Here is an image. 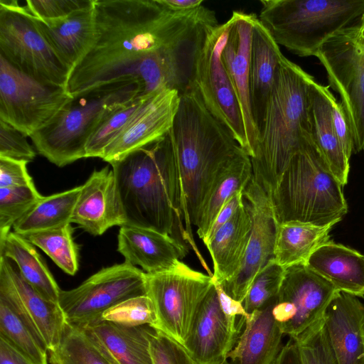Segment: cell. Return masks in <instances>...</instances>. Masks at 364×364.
<instances>
[{
  "mask_svg": "<svg viewBox=\"0 0 364 364\" xmlns=\"http://www.w3.org/2000/svg\"><path fill=\"white\" fill-rule=\"evenodd\" d=\"M94 41L71 70L70 96L106 85L133 81L143 95L168 88L180 94L191 84L195 62L219 24L201 5L175 11L160 0H95Z\"/></svg>",
  "mask_w": 364,
  "mask_h": 364,
  "instance_id": "cell-1",
  "label": "cell"
},
{
  "mask_svg": "<svg viewBox=\"0 0 364 364\" xmlns=\"http://www.w3.org/2000/svg\"><path fill=\"white\" fill-rule=\"evenodd\" d=\"M167 136L176 177V210L181 233L208 270L195 242L192 227L197 226L218 176L242 148L206 109L191 87L180 95Z\"/></svg>",
  "mask_w": 364,
  "mask_h": 364,
  "instance_id": "cell-2",
  "label": "cell"
},
{
  "mask_svg": "<svg viewBox=\"0 0 364 364\" xmlns=\"http://www.w3.org/2000/svg\"><path fill=\"white\" fill-rule=\"evenodd\" d=\"M313 77L282 57L250 156L253 178L269 197L290 159L311 137L308 102Z\"/></svg>",
  "mask_w": 364,
  "mask_h": 364,
  "instance_id": "cell-3",
  "label": "cell"
},
{
  "mask_svg": "<svg viewBox=\"0 0 364 364\" xmlns=\"http://www.w3.org/2000/svg\"><path fill=\"white\" fill-rule=\"evenodd\" d=\"M125 225L171 235L176 221V177L167 134L109 163Z\"/></svg>",
  "mask_w": 364,
  "mask_h": 364,
  "instance_id": "cell-4",
  "label": "cell"
},
{
  "mask_svg": "<svg viewBox=\"0 0 364 364\" xmlns=\"http://www.w3.org/2000/svg\"><path fill=\"white\" fill-rule=\"evenodd\" d=\"M343 187L311 137L290 159L271 197L278 223H339L348 209Z\"/></svg>",
  "mask_w": 364,
  "mask_h": 364,
  "instance_id": "cell-5",
  "label": "cell"
},
{
  "mask_svg": "<svg viewBox=\"0 0 364 364\" xmlns=\"http://www.w3.org/2000/svg\"><path fill=\"white\" fill-rule=\"evenodd\" d=\"M140 95L139 85L127 81L73 96L30 138L41 155L57 166H65L85 158L90 136L111 112Z\"/></svg>",
  "mask_w": 364,
  "mask_h": 364,
  "instance_id": "cell-6",
  "label": "cell"
},
{
  "mask_svg": "<svg viewBox=\"0 0 364 364\" xmlns=\"http://www.w3.org/2000/svg\"><path fill=\"white\" fill-rule=\"evenodd\" d=\"M259 21L274 41L300 57L315 56L364 12V0H262Z\"/></svg>",
  "mask_w": 364,
  "mask_h": 364,
  "instance_id": "cell-7",
  "label": "cell"
},
{
  "mask_svg": "<svg viewBox=\"0 0 364 364\" xmlns=\"http://www.w3.org/2000/svg\"><path fill=\"white\" fill-rule=\"evenodd\" d=\"M316 57L326 70L328 87L340 96L354 154L364 151V12L330 38Z\"/></svg>",
  "mask_w": 364,
  "mask_h": 364,
  "instance_id": "cell-8",
  "label": "cell"
},
{
  "mask_svg": "<svg viewBox=\"0 0 364 364\" xmlns=\"http://www.w3.org/2000/svg\"><path fill=\"white\" fill-rule=\"evenodd\" d=\"M213 286V277L182 261L167 271L146 274V296L153 304L156 318L154 328L184 346Z\"/></svg>",
  "mask_w": 364,
  "mask_h": 364,
  "instance_id": "cell-9",
  "label": "cell"
},
{
  "mask_svg": "<svg viewBox=\"0 0 364 364\" xmlns=\"http://www.w3.org/2000/svg\"><path fill=\"white\" fill-rule=\"evenodd\" d=\"M0 55L29 77L65 88L70 70L16 0H0Z\"/></svg>",
  "mask_w": 364,
  "mask_h": 364,
  "instance_id": "cell-10",
  "label": "cell"
},
{
  "mask_svg": "<svg viewBox=\"0 0 364 364\" xmlns=\"http://www.w3.org/2000/svg\"><path fill=\"white\" fill-rule=\"evenodd\" d=\"M146 273L124 262L102 269L75 289L61 290L58 305L66 323L83 328L112 306L146 295Z\"/></svg>",
  "mask_w": 364,
  "mask_h": 364,
  "instance_id": "cell-11",
  "label": "cell"
},
{
  "mask_svg": "<svg viewBox=\"0 0 364 364\" xmlns=\"http://www.w3.org/2000/svg\"><path fill=\"white\" fill-rule=\"evenodd\" d=\"M230 21L208 35L196 58L191 87L206 109L230 132L247 152V141L241 109L221 59Z\"/></svg>",
  "mask_w": 364,
  "mask_h": 364,
  "instance_id": "cell-12",
  "label": "cell"
},
{
  "mask_svg": "<svg viewBox=\"0 0 364 364\" xmlns=\"http://www.w3.org/2000/svg\"><path fill=\"white\" fill-rule=\"evenodd\" d=\"M71 97L64 87L41 82L0 55V119L26 136L45 127Z\"/></svg>",
  "mask_w": 364,
  "mask_h": 364,
  "instance_id": "cell-13",
  "label": "cell"
},
{
  "mask_svg": "<svg viewBox=\"0 0 364 364\" xmlns=\"http://www.w3.org/2000/svg\"><path fill=\"white\" fill-rule=\"evenodd\" d=\"M337 291L306 264L286 269L272 307V314L284 335L294 338L321 319Z\"/></svg>",
  "mask_w": 364,
  "mask_h": 364,
  "instance_id": "cell-14",
  "label": "cell"
},
{
  "mask_svg": "<svg viewBox=\"0 0 364 364\" xmlns=\"http://www.w3.org/2000/svg\"><path fill=\"white\" fill-rule=\"evenodd\" d=\"M243 197L252 220L250 240L239 272L232 279L221 284L228 295L241 303L256 275L274 258L279 225L271 197L253 176L243 191Z\"/></svg>",
  "mask_w": 364,
  "mask_h": 364,
  "instance_id": "cell-15",
  "label": "cell"
},
{
  "mask_svg": "<svg viewBox=\"0 0 364 364\" xmlns=\"http://www.w3.org/2000/svg\"><path fill=\"white\" fill-rule=\"evenodd\" d=\"M0 295L39 334L48 353L57 350L66 324L60 307L38 294L3 256H0Z\"/></svg>",
  "mask_w": 364,
  "mask_h": 364,
  "instance_id": "cell-16",
  "label": "cell"
},
{
  "mask_svg": "<svg viewBox=\"0 0 364 364\" xmlns=\"http://www.w3.org/2000/svg\"><path fill=\"white\" fill-rule=\"evenodd\" d=\"M245 321L224 314L213 284L183 347L194 364H223L235 347Z\"/></svg>",
  "mask_w": 364,
  "mask_h": 364,
  "instance_id": "cell-17",
  "label": "cell"
},
{
  "mask_svg": "<svg viewBox=\"0 0 364 364\" xmlns=\"http://www.w3.org/2000/svg\"><path fill=\"white\" fill-rule=\"evenodd\" d=\"M180 92L162 88L150 93L118 136L106 148L102 159L109 164L164 137L172 127Z\"/></svg>",
  "mask_w": 364,
  "mask_h": 364,
  "instance_id": "cell-18",
  "label": "cell"
},
{
  "mask_svg": "<svg viewBox=\"0 0 364 364\" xmlns=\"http://www.w3.org/2000/svg\"><path fill=\"white\" fill-rule=\"evenodd\" d=\"M255 14L234 11L229 19L227 41L221 59L238 100L247 141V153L252 155L258 132L255 124L250 93V59Z\"/></svg>",
  "mask_w": 364,
  "mask_h": 364,
  "instance_id": "cell-19",
  "label": "cell"
},
{
  "mask_svg": "<svg viewBox=\"0 0 364 364\" xmlns=\"http://www.w3.org/2000/svg\"><path fill=\"white\" fill-rule=\"evenodd\" d=\"M71 223L95 236L111 227L125 225L114 173L109 166L94 171L81 186Z\"/></svg>",
  "mask_w": 364,
  "mask_h": 364,
  "instance_id": "cell-20",
  "label": "cell"
},
{
  "mask_svg": "<svg viewBox=\"0 0 364 364\" xmlns=\"http://www.w3.org/2000/svg\"><path fill=\"white\" fill-rule=\"evenodd\" d=\"M323 320L337 364H364V304L358 296L337 291Z\"/></svg>",
  "mask_w": 364,
  "mask_h": 364,
  "instance_id": "cell-21",
  "label": "cell"
},
{
  "mask_svg": "<svg viewBox=\"0 0 364 364\" xmlns=\"http://www.w3.org/2000/svg\"><path fill=\"white\" fill-rule=\"evenodd\" d=\"M117 250L132 265L146 274L167 271L181 261L188 250L171 235L130 225L120 227Z\"/></svg>",
  "mask_w": 364,
  "mask_h": 364,
  "instance_id": "cell-22",
  "label": "cell"
},
{
  "mask_svg": "<svg viewBox=\"0 0 364 364\" xmlns=\"http://www.w3.org/2000/svg\"><path fill=\"white\" fill-rule=\"evenodd\" d=\"M80 328L93 345L114 364H153L149 325L127 326L99 321Z\"/></svg>",
  "mask_w": 364,
  "mask_h": 364,
  "instance_id": "cell-23",
  "label": "cell"
},
{
  "mask_svg": "<svg viewBox=\"0 0 364 364\" xmlns=\"http://www.w3.org/2000/svg\"><path fill=\"white\" fill-rule=\"evenodd\" d=\"M283 56L279 45L256 16L250 48V93L252 117L258 134Z\"/></svg>",
  "mask_w": 364,
  "mask_h": 364,
  "instance_id": "cell-24",
  "label": "cell"
},
{
  "mask_svg": "<svg viewBox=\"0 0 364 364\" xmlns=\"http://www.w3.org/2000/svg\"><path fill=\"white\" fill-rule=\"evenodd\" d=\"M311 80L309 90L308 117L311 138L329 170L344 186L348 183L350 164L337 139L331 116L328 89Z\"/></svg>",
  "mask_w": 364,
  "mask_h": 364,
  "instance_id": "cell-25",
  "label": "cell"
},
{
  "mask_svg": "<svg viewBox=\"0 0 364 364\" xmlns=\"http://www.w3.org/2000/svg\"><path fill=\"white\" fill-rule=\"evenodd\" d=\"M275 302L250 314L235 347L228 355L229 364L276 363L284 346V333L272 314Z\"/></svg>",
  "mask_w": 364,
  "mask_h": 364,
  "instance_id": "cell-26",
  "label": "cell"
},
{
  "mask_svg": "<svg viewBox=\"0 0 364 364\" xmlns=\"http://www.w3.org/2000/svg\"><path fill=\"white\" fill-rule=\"evenodd\" d=\"M33 17L43 36L71 71L94 41V4L63 19L43 21Z\"/></svg>",
  "mask_w": 364,
  "mask_h": 364,
  "instance_id": "cell-27",
  "label": "cell"
},
{
  "mask_svg": "<svg viewBox=\"0 0 364 364\" xmlns=\"http://www.w3.org/2000/svg\"><path fill=\"white\" fill-rule=\"evenodd\" d=\"M252 220L245 203L205 242L213 264V279L223 284L239 272L250 240Z\"/></svg>",
  "mask_w": 364,
  "mask_h": 364,
  "instance_id": "cell-28",
  "label": "cell"
},
{
  "mask_svg": "<svg viewBox=\"0 0 364 364\" xmlns=\"http://www.w3.org/2000/svg\"><path fill=\"white\" fill-rule=\"evenodd\" d=\"M306 264L338 291L364 296V254L330 240L310 256Z\"/></svg>",
  "mask_w": 364,
  "mask_h": 364,
  "instance_id": "cell-29",
  "label": "cell"
},
{
  "mask_svg": "<svg viewBox=\"0 0 364 364\" xmlns=\"http://www.w3.org/2000/svg\"><path fill=\"white\" fill-rule=\"evenodd\" d=\"M337 223L320 226L300 222L279 223L274 252L275 262L284 269L306 264L310 256L331 240Z\"/></svg>",
  "mask_w": 364,
  "mask_h": 364,
  "instance_id": "cell-30",
  "label": "cell"
},
{
  "mask_svg": "<svg viewBox=\"0 0 364 364\" xmlns=\"http://www.w3.org/2000/svg\"><path fill=\"white\" fill-rule=\"evenodd\" d=\"M0 256L14 261L27 283L46 299L58 304L61 289L42 257L28 240L10 232L0 240Z\"/></svg>",
  "mask_w": 364,
  "mask_h": 364,
  "instance_id": "cell-31",
  "label": "cell"
},
{
  "mask_svg": "<svg viewBox=\"0 0 364 364\" xmlns=\"http://www.w3.org/2000/svg\"><path fill=\"white\" fill-rule=\"evenodd\" d=\"M252 176L250 157L242 149L220 172L202 208L196 226L200 240L205 237L225 203L235 193L244 191Z\"/></svg>",
  "mask_w": 364,
  "mask_h": 364,
  "instance_id": "cell-32",
  "label": "cell"
},
{
  "mask_svg": "<svg viewBox=\"0 0 364 364\" xmlns=\"http://www.w3.org/2000/svg\"><path fill=\"white\" fill-rule=\"evenodd\" d=\"M80 190L81 186L61 193L43 196L14 224V232L24 235L70 224Z\"/></svg>",
  "mask_w": 364,
  "mask_h": 364,
  "instance_id": "cell-33",
  "label": "cell"
},
{
  "mask_svg": "<svg viewBox=\"0 0 364 364\" xmlns=\"http://www.w3.org/2000/svg\"><path fill=\"white\" fill-rule=\"evenodd\" d=\"M0 338L31 364H48V350L43 338L0 295Z\"/></svg>",
  "mask_w": 364,
  "mask_h": 364,
  "instance_id": "cell-34",
  "label": "cell"
},
{
  "mask_svg": "<svg viewBox=\"0 0 364 364\" xmlns=\"http://www.w3.org/2000/svg\"><path fill=\"white\" fill-rule=\"evenodd\" d=\"M70 224L22 235L41 249L65 273L74 275L78 270V248L73 240Z\"/></svg>",
  "mask_w": 364,
  "mask_h": 364,
  "instance_id": "cell-35",
  "label": "cell"
},
{
  "mask_svg": "<svg viewBox=\"0 0 364 364\" xmlns=\"http://www.w3.org/2000/svg\"><path fill=\"white\" fill-rule=\"evenodd\" d=\"M149 94L138 96L111 112L90 136L86 146L85 158L102 159L106 148L122 132Z\"/></svg>",
  "mask_w": 364,
  "mask_h": 364,
  "instance_id": "cell-36",
  "label": "cell"
},
{
  "mask_svg": "<svg viewBox=\"0 0 364 364\" xmlns=\"http://www.w3.org/2000/svg\"><path fill=\"white\" fill-rule=\"evenodd\" d=\"M51 364H114L107 358L77 327L65 324L56 350L49 353Z\"/></svg>",
  "mask_w": 364,
  "mask_h": 364,
  "instance_id": "cell-37",
  "label": "cell"
},
{
  "mask_svg": "<svg viewBox=\"0 0 364 364\" xmlns=\"http://www.w3.org/2000/svg\"><path fill=\"white\" fill-rule=\"evenodd\" d=\"M286 269L271 259L255 277L242 303L247 314L264 309L275 302Z\"/></svg>",
  "mask_w": 364,
  "mask_h": 364,
  "instance_id": "cell-38",
  "label": "cell"
},
{
  "mask_svg": "<svg viewBox=\"0 0 364 364\" xmlns=\"http://www.w3.org/2000/svg\"><path fill=\"white\" fill-rule=\"evenodd\" d=\"M42 197L35 185L0 188V240Z\"/></svg>",
  "mask_w": 364,
  "mask_h": 364,
  "instance_id": "cell-39",
  "label": "cell"
},
{
  "mask_svg": "<svg viewBox=\"0 0 364 364\" xmlns=\"http://www.w3.org/2000/svg\"><path fill=\"white\" fill-rule=\"evenodd\" d=\"M293 339L297 345L301 364H337L328 342L323 316Z\"/></svg>",
  "mask_w": 364,
  "mask_h": 364,
  "instance_id": "cell-40",
  "label": "cell"
},
{
  "mask_svg": "<svg viewBox=\"0 0 364 364\" xmlns=\"http://www.w3.org/2000/svg\"><path fill=\"white\" fill-rule=\"evenodd\" d=\"M100 321H106L127 326L149 325L156 321L154 308L146 296L129 299L105 311Z\"/></svg>",
  "mask_w": 364,
  "mask_h": 364,
  "instance_id": "cell-41",
  "label": "cell"
},
{
  "mask_svg": "<svg viewBox=\"0 0 364 364\" xmlns=\"http://www.w3.org/2000/svg\"><path fill=\"white\" fill-rule=\"evenodd\" d=\"M93 4L94 0H28L25 6L38 19L55 21L65 18Z\"/></svg>",
  "mask_w": 364,
  "mask_h": 364,
  "instance_id": "cell-42",
  "label": "cell"
},
{
  "mask_svg": "<svg viewBox=\"0 0 364 364\" xmlns=\"http://www.w3.org/2000/svg\"><path fill=\"white\" fill-rule=\"evenodd\" d=\"M153 364H194L183 346L154 328L150 336Z\"/></svg>",
  "mask_w": 364,
  "mask_h": 364,
  "instance_id": "cell-43",
  "label": "cell"
},
{
  "mask_svg": "<svg viewBox=\"0 0 364 364\" xmlns=\"http://www.w3.org/2000/svg\"><path fill=\"white\" fill-rule=\"evenodd\" d=\"M21 132L0 119V156L27 162L36 157V151Z\"/></svg>",
  "mask_w": 364,
  "mask_h": 364,
  "instance_id": "cell-44",
  "label": "cell"
},
{
  "mask_svg": "<svg viewBox=\"0 0 364 364\" xmlns=\"http://www.w3.org/2000/svg\"><path fill=\"white\" fill-rule=\"evenodd\" d=\"M27 164L26 161L0 156V188L33 186Z\"/></svg>",
  "mask_w": 364,
  "mask_h": 364,
  "instance_id": "cell-45",
  "label": "cell"
},
{
  "mask_svg": "<svg viewBox=\"0 0 364 364\" xmlns=\"http://www.w3.org/2000/svg\"><path fill=\"white\" fill-rule=\"evenodd\" d=\"M331 116L337 139L344 154L350 160L352 154H354L353 135L345 110L334 95L331 98Z\"/></svg>",
  "mask_w": 364,
  "mask_h": 364,
  "instance_id": "cell-46",
  "label": "cell"
},
{
  "mask_svg": "<svg viewBox=\"0 0 364 364\" xmlns=\"http://www.w3.org/2000/svg\"><path fill=\"white\" fill-rule=\"evenodd\" d=\"M243 191L235 193L223 205L217 215L212 226L205 237L203 240L205 243L224 224H225L235 215L239 207L243 204Z\"/></svg>",
  "mask_w": 364,
  "mask_h": 364,
  "instance_id": "cell-47",
  "label": "cell"
},
{
  "mask_svg": "<svg viewBox=\"0 0 364 364\" xmlns=\"http://www.w3.org/2000/svg\"><path fill=\"white\" fill-rule=\"evenodd\" d=\"M213 284L218 294L220 307L224 314L232 319H247L250 314L246 312L242 303L228 295L220 283L213 280Z\"/></svg>",
  "mask_w": 364,
  "mask_h": 364,
  "instance_id": "cell-48",
  "label": "cell"
},
{
  "mask_svg": "<svg viewBox=\"0 0 364 364\" xmlns=\"http://www.w3.org/2000/svg\"><path fill=\"white\" fill-rule=\"evenodd\" d=\"M0 364H31L6 341L0 338Z\"/></svg>",
  "mask_w": 364,
  "mask_h": 364,
  "instance_id": "cell-49",
  "label": "cell"
},
{
  "mask_svg": "<svg viewBox=\"0 0 364 364\" xmlns=\"http://www.w3.org/2000/svg\"><path fill=\"white\" fill-rule=\"evenodd\" d=\"M275 364H301L297 345L292 338L284 345Z\"/></svg>",
  "mask_w": 364,
  "mask_h": 364,
  "instance_id": "cell-50",
  "label": "cell"
},
{
  "mask_svg": "<svg viewBox=\"0 0 364 364\" xmlns=\"http://www.w3.org/2000/svg\"><path fill=\"white\" fill-rule=\"evenodd\" d=\"M166 7L175 11H189L203 5V0H160Z\"/></svg>",
  "mask_w": 364,
  "mask_h": 364,
  "instance_id": "cell-51",
  "label": "cell"
},
{
  "mask_svg": "<svg viewBox=\"0 0 364 364\" xmlns=\"http://www.w3.org/2000/svg\"><path fill=\"white\" fill-rule=\"evenodd\" d=\"M223 364H229L228 360L225 362H224Z\"/></svg>",
  "mask_w": 364,
  "mask_h": 364,
  "instance_id": "cell-52",
  "label": "cell"
}]
</instances>
